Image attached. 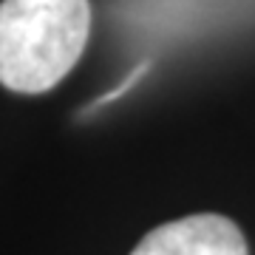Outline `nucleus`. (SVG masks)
<instances>
[{"mask_svg":"<svg viewBox=\"0 0 255 255\" xmlns=\"http://www.w3.org/2000/svg\"><path fill=\"white\" fill-rule=\"evenodd\" d=\"M88 31V0H3L0 82L17 94L54 88L82 57Z\"/></svg>","mask_w":255,"mask_h":255,"instance_id":"1","label":"nucleus"},{"mask_svg":"<svg viewBox=\"0 0 255 255\" xmlns=\"http://www.w3.org/2000/svg\"><path fill=\"white\" fill-rule=\"evenodd\" d=\"M130 255H250L241 230L224 216H190L147 233Z\"/></svg>","mask_w":255,"mask_h":255,"instance_id":"2","label":"nucleus"}]
</instances>
